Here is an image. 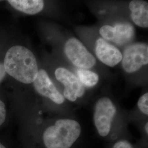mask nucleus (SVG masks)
I'll return each mask as SVG.
<instances>
[{"mask_svg":"<svg viewBox=\"0 0 148 148\" xmlns=\"http://www.w3.org/2000/svg\"><path fill=\"white\" fill-rule=\"evenodd\" d=\"M116 105L110 98L102 97L95 102L93 109V124L97 135L109 143L119 139H132L125 122L119 118Z\"/></svg>","mask_w":148,"mask_h":148,"instance_id":"nucleus-1","label":"nucleus"},{"mask_svg":"<svg viewBox=\"0 0 148 148\" xmlns=\"http://www.w3.org/2000/svg\"><path fill=\"white\" fill-rule=\"evenodd\" d=\"M41 130L37 139L42 148H76L82 136L79 122L69 117L59 118Z\"/></svg>","mask_w":148,"mask_h":148,"instance_id":"nucleus-2","label":"nucleus"},{"mask_svg":"<svg viewBox=\"0 0 148 148\" xmlns=\"http://www.w3.org/2000/svg\"><path fill=\"white\" fill-rule=\"evenodd\" d=\"M3 63L6 73L23 84H30L36 78L38 72L36 59L24 46L16 45L10 48Z\"/></svg>","mask_w":148,"mask_h":148,"instance_id":"nucleus-3","label":"nucleus"},{"mask_svg":"<svg viewBox=\"0 0 148 148\" xmlns=\"http://www.w3.org/2000/svg\"><path fill=\"white\" fill-rule=\"evenodd\" d=\"M64 52L70 62L80 69H90L96 63L95 57L76 38H70L66 42Z\"/></svg>","mask_w":148,"mask_h":148,"instance_id":"nucleus-4","label":"nucleus"},{"mask_svg":"<svg viewBox=\"0 0 148 148\" xmlns=\"http://www.w3.org/2000/svg\"><path fill=\"white\" fill-rule=\"evenodd\" d=\"M148 63V45L136 43L130 45L123 51L122 64L128 73L137 71Z\"/></svg>","mask_w":148,"mask_h":148,"instance_id":"nucleus-5","label":"nucleus"},{"mask_svg":"<svg viewBox=\"0 0 148 148\" xmlns=\"http://www.w3.org/2000/svg\"><path fill=\"white\" fill-rule=\"evenodd\" d=\"M57 79L64 86V97L70 102H75L85 93V86L78 77L64 68H58L55 71Z\"/></svg>","mask_w":148,"mask_h":148,"instance_id":"nucleus-6","label":"nucleus"},{"mask_svg":"<svg viewBox=\"0 0 148 148\" xmlns=\"http://www.w3.org/2000/svg\"><path fill=\"white\" fill-rule=\"evenodd\" d=\"M34 87L38 94L48 99L57 106H63L65 99L57 90L43 69L38 70L36 79L33 82Z\"/></svg>","mask_w":148,"mask_h":148,"instance_id":"nucleus-7","label":"nucleus"},{"mask_svg":"<svg viewBox=\"0 0 148 148\" xmlns=\"http://www.w3.org/2000/svg\"><path fill=\"white\" fill-rule=\"evenodd\" d=\"M95 54L103 63L110 67L117 65L122 58V54L120 50L102 38L97 40Z\"/></svg>","mask_w":148,"mask_h":148,"instance_id":"nucleus-8","label":"nucleus"},{"mask_svg":"<svg viewBox=\"0 0 148 148\" xmlns=\"http://www.w3.org/2000/svg\"><path fill=\"white\" fill-rule=\"evenodd\" d=\"M131 12V17L138 27H148V4L147 2L139 0L132 1L129 4Z\"/></svg>","mask_w":148,"mask_h":148,"instance_id":"nucleus-9","label":"nucleus"},{"mask_svg":"<svg viewBox=\"0 0 148 148\" xmlns=\"http://www.w3.org/2000/svg\"><path fill=\"white\" fill-rule=\"evenodd\" d=\"M10 5L17 11L27 14H36L42 10L45 3L42 0H9Z\"/></svg>","mask_w":148,"mask_h":148,"instance_id":"nucleus-10","label":"nucleus"},{"mask_svg":"<svg viewBox=\"0 0 148 148\" xmlns=\"http://www.w3.org/2000/svg\"><path fill=\"white\" fill-rule=\"evenodd\" d=\"M115 37L113 41L117 45L122 46L132 40L134 30L130 23H119L114 27Z\"/></svg>","mask_w":148,"mask_h":148,"instance_id":"nucleus-11","label":"nucleus"},{"mask_svg":"<svg viewBox=\"0 0 148 148\" xmlns=\"http://www.w3.org/2000/svg\"><path fill=\"white\" fill-rule=\"evenodd\" d=\"M77 75L82 85L88 87L95 86L98 82L99 76L97 74L87 69H79L77 70Z\"/></svg>","mask_w":148,"mask_h":148,"instance_id":"nucleus-12","label":"nucleus"},{"mask_svg":"<svg viewBox=\"0 0 148 148\" xmlns=\"http://www.w3.org/2000/svg\"><path fill=\"white\" fill-rule=\"evenodd\" d=\"M106 148H144L139 145L137 142L133 143L131 139L122 138L108 143Z\"/></svg>","mask_w":148,"mask_h":148,"instance_id":"nucleus-13","label":"nucleus"},{"mask_svg":"<svg viewBox=\"0 0 148 148\" xmlns=\"http://www.w3.org/2000/svg\"><path fill=\"white\" fill-rule=\"evenodd\" d=\"M140 138L137 143L144 148H148V121H145L143 123L138 125Z\"/></svg>","mask_w":148,"mask_h":148,"instance_id":"nucleus-14","label":"nucleus"},{"mask_svg":"<svg viewBox=\"0 0 148 148\" xmlns=\"http://www.w3.org/2000/svg\"><path fill=\"white\" fill-rule=\"evenodd\" d=\"M137 108L139 112L144 115H148V93H145L142 95L137 102Z\"/></svg>","mask_w":148,"mask_h":148,"instance_id":"nucleus-15","label":"nucleus"},{"mask_svg":"<svg viewBox=\"0 0 148 148\" xmlns=\"http://www.w3.org/2000/svg\"><path fill=\"white\" fill-rule=\"evenodd\" d=\"M99 33L101 36L106 40L112 41L115 37V29L114 27L110 25H106L101 27L99 30Z\"/></svg>","mask_w":148,"mask_h":148,"instance_id":"nucleus-16","label":"nucleus"},{"mask_svg":"<svg viewBox=\"0 0 148 148\" xmlns=\"http://www.w3.org/2000/svg\"><path fill=\"white\" fill-rule=\"evenodd\" d=\"M6 109L5 103L0 100V126L5 121Z\"/></svg>","mask_w":148,"mask_h":148,"instance_id":"nucleus-17","label":"nucleus"},{"mask_svg":"<svg viewBox=\"0 0 148 148\" xmlns=\"http://www.w3.org/2000/svg\"><path fill=\"white\" fill-rule=\"evenodd\" d=\"M6 71H5L3 63L0 62V84L2 81L5 78L6 76Z\"/></svg>","mask_w":148,"mask_h":148,"instance_id":"nucleus-18","label":"nucleus"},{"mask_svg":"<svg viewBox=\"0 0 148 148\" xmlns=\"http://www.w3.org/2000/svg\"><path fill=\"white\" fill-rule=\"evenodd\" d=\"M0 148H6L2 144V143L0 142Z\"/></svg>","mask_w":148,"mask_h":148,"instance_id":"nucleus-19","label":"nucleus"}]
</instances>
